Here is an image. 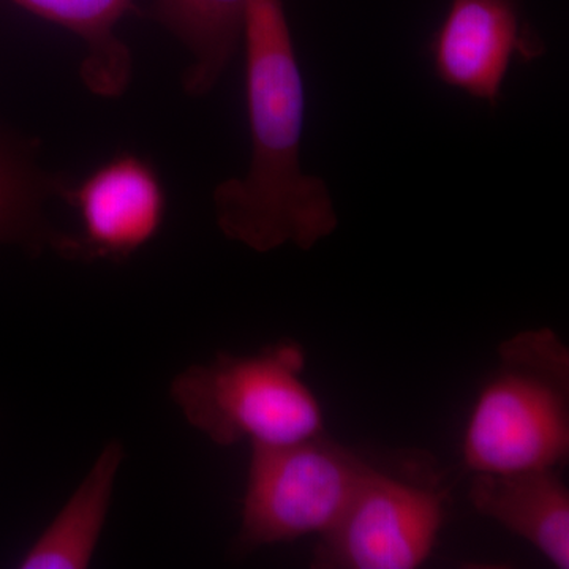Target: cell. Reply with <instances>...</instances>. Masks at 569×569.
<instances>
[{"label": "cell", "mask_w": 569, "mask_h": 569, "mask_svg": "<svg viewBox=\"0 0 569 569\" xmlns=\"http://www.w3.org/2000/svg\"><path fill=\"white\" fill-rule=\"evenodd\" d=\"M70 201L81 219V236L63 239V249L114 260L156 238L167 209L159 176L134 156L116 157L93 171L70 192Z\"/></svg>", "instance_id": "52a82bcc"}, {"label": "cell", "mask_w": 569, "mask_h": 569, "mask_svg": "<svg viewBox=\"0 0 569 569\" xmlns=\"http://www.w3.org/2000/svg\"><path fill=\"white\" fill-rule=\"evenodd\" d=\"M121 441L112 440L54 520L20 560L21 569H84L91 565L107 523L122 466Z\"/></svg>", "instance_id": "9c48e42d"}, {"label": "cell", "mask_w": 569, "mask_h": 569, "mask_svg": "<svg viewBox=\"0 0 569 569\" xmlns=\"http://www.w3.org/2000/svg\"><path fill=\"white\" fill-rule=\"evenodd\" d=\"M250 0H156L153 14L192 56L186 89L204 96L222 78L244 32Z\"/></svg>", "instance_id": "30bf717a"}, {"label": "cell", "mask_w": 569, "mask_h": 569, "mask_svg": "<svg viewBox=\"0 0 569 569\" xmlns=\"http://www.w3.org/2000/svg\"><path fill=\"white\" fill-rule=\"evenodd\" d=\"M41 193L28 168L0 148V242L32 238Z\"/></svg>", "instance_id": "7c38bea8"}, {"label": "cell", "mask_w": 569, "mask_h": 569, "mask_svg": "<svg viewBox=\"0 0 569 569\" xmlns=\"http://www.w3.org/2000/svg\"><path fill=\"white\" fill-rule=\"evenodd\" d=\"M242 37L252 159L242 178L217 186V224L254 252L310 250L339 217L323 179L302 171L305 82L282 0H250Z\"/></svg>", "instance_id": "6da1fadb"}, {"label": "cell", "mask_w": 569, "mask_h": 569, "mask_svg": "<svg viewBox=\"0 0 569 569\" xmlns=\"http://www.w3.org/2000/svg\"><path fill=\"white\" fill-rule=\"evenodd\" d=\"M545 52L520 0H449L429 43L438 80L490 107L500 102L512 62H533Z\"/></svg>", "instance_id": "8992f818"}, {"label": "cell", "mask_w": 569, "mask_h": 569, "mask_svg": "<svg viewBox=\"0 0 569 569\" xmlns=\"http://www.w3.org/2000/svg\"><path fill=\"white\" fill-rule=\"evenodd\" d=\"M500 366L468 421L463 460L475 473L557 468L569 458V351L537 329L498 348Z\"/></svg>", "instance_id": "7a4b0ae2"}, {"label": "cell", "mask_w": 569, "mask_h": 569, "mask_svg": "<svg viewBox=\"0 0 569 569\" xmlns=\"http://www.w3.org/2000/svg\"><path fill=\"white\" fill-rule=\"evenodd\" d=\"M306 356L283 340L260 353H219L174 378L170 396L190 426L219 447L288 445L323 433V410L301 373Z\"/></svg>", "instance_id": "3957f363"}, {"label": "cell", "mask_w": 569, "mask_h": 569, "mask_svg": "<svg viewBox=\"0 0 569 569\" xmlns=\"http://www.w3.org/2000/svg\"><path fill=\"white\" fill-rule=\"evenodd\" d=\"M445 496L370 467L312 557L320 569H415L436 546Z\"/></svg>", "instance_id": "5b68a950"}, {"label": "cell", "mask_w": 569, "mask_h": 569, "mask_svg": "<svg viewBox=\"0 0 569 569\" xmlns=\"http://www.w3.org/2000/svg\"><path fill=\"white\" fill-rule=\"evenodd\" d=\"M369 463L321 436L252 445L238 548L325 535L343 515Z\"/></svg>", "instance_id": "277c9868"}, {"label": "cell", "mask_w": 569, "mask_h": 569, "mask_svg": "<svg viewBox=\"0 0 569 569\" xmlns=\"http://www.w3.org/2000/svg\"><path fill=\"white\" fill-rule=\"evenodd\" d=\"M468 497L478 515L527 539L557 568H569V492L556 468L475 473Z\"/></svg>", "instance_id": "ba28073f"}, {"label": "cell", "mask_w": 569, "mask_h": 569, "mask_svg": "<svg viewBox=\"0 0 569 569\" xmlns=\"http://www.w3.org/2000/svg\"><path fill=\"white\" fill-rule=\"evenodd\" d=\"M37 17L63 26L86 41L88 56L81 78L93 93L116 97L126 91L132 74L129 48L114 29L133 0H11Z\"/></svg>", "instance_id": "8fae6325"}]
</instances>
